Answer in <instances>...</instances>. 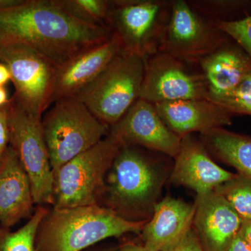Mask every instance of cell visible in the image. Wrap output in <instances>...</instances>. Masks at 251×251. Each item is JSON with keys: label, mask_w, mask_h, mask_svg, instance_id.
Instances as JSON below:
<instances>
[{"label": "cell", "mask_w": 251, "mask_h": 251, "mask_svg": "<svg viewBox=\"0 0 251 251\" xmlns=\"http://www.w3.org/2000/svg\"><path fill=\"white\" fill-rule=\"evenodd\" d=\"M112 36L109 28L79 21L56 0H23L0 9V46H27L57 67Z\"/></svg>", "instance_id": "cell-1"}, {"label": "cell", "mask_w": 251, "mask_h": 251, "mask_svg": "<svg viewBox=\"0 0 251 251\" xmlns=\"http://www.w3.org/2000/svg\"><path fill=\"white\" fill-rule=\"evenodd\" d=\"M142 148L121 146L105 179L100 205L130 221H148L168 175L163 163Z\"/></svg>", "instance_id": "cell-2"}, {"label": "cell", "mask_w": 251, "mask_h": 251, "mask_svg": "<svg viewBox=\"0 0 251 251\" xmlns=\"http://www.w3.org/2000/svg\"><path fill=\"white\" fill-rule=\"evenodd\" d=\"M148 221H130L101 205L49 210L36 233V251H82L128 233L140 234Z\"/></svg>", "instance_id": "cell-3"}, {"label": "cell", "mask_w": 251, "mask_h": 251, "mask_svg": "<svg viewBox=\"0 0 251 251\" xmlns=\"http://www.w3.org/2000/svg\"><path fill=\"white\" fill-rule=\"evenodd\" d=\"M41 125L54 176L65 163L110 133L108 126L75 97L54 102Z\"/></svg>", "instance_id": "cell-4"}, {"label": "cell", "mask_w": 251, "mask_h": 251, "mask_svg": "<svg viewBox=\"0 0 251 251\" xmlns=\"http://www.w3.org/2000/svg\"><path fill=\"white\" fill-rule=\"evenodd\" d=\"M145 62L121 50L92 82L75 96L109 128L139 99Z\"/></svg>", "instance_id": "cell-5"}, {"label": "cell", "mask_w": 251, "mask_h": 251, "mask_svg": "<svg viewBox=\"0 0 251 251\" xmlns=\"http://www.w3.org/2000/svg\"><path fill=\"white\" fill-rule=\"evenodd\" d=\"M121 144L109 133L64 165L54 176L53 209L100 205L105 179Z\"/></svg>", "instance_id": "cell-6"}, {"label": "cell", "mask_w": 251, "mask_h": 251, "mask_svg": "<svg viewBox=\"0 0 251 251\" xmlns=\"http://www.w3.org/2000/svg\"><path fill=\"white\" fill-rule=\"evenodd\" d=\"M171 1H110L107 27L118 36L122 50L144 61L160 52L171 14Z\"/></svg>", "instance_id": "cell-7"}, {"label": "cell", "mask_w": 251, "mask_h": 251, "mask_svg": "<svg viewBox=\"0 0 251 251\" xmlns=\"http://www.w3.org/2000/svg\"><path fill=\"white\" fill-rule=\"evenodd\" d=\"M41 120L10 98L9 146L14 150L30 181L34 202L53 205L54 175Z\"/></svg>", "instance_id": "cell-8"}, {"label": "cell", "mask_w": 251, "mask_h": 251, "mask_svg": "<svg viewBox=\"0 0 251 251\" xmlns=\"http://www.w3.org/2000/svg\"><path fill=\"white\" fill-rule=\"evenodd\" d=\"M0 62L11 74L12 98L36 118L52 103L57 66L35 50L21 44L0 46Z\"/></svg>", "instance_id": "cell-9"}, {"label": "cell", "mask_w": 251, "mask_h": 251, "mask_svg": "<svg viewBox=\"0 0 251 251\" xmlns=\"http://www.w3.org/2000/svg\"><path fill=\"white\" fill-rule=\"evenodd\" d=\"M229 41L215 23L185 0L171 1V14L160 52L198 66L201 59Z\"/></svg>", "instance_id": "cell-10"}, {"label": "cell", "mask_w": 251, "mask_h": 251, "mask_svg": "<svg viewBox=\"0 0 251 251\" xmlns=\"http://www.w3.org/2000/svg\"><path fill=\"white\" fill-rule=\"evenodd\" d=\"M171 54L158 52L145 61L139 99L153 104L208 99L205 80L199 68Z\"/></svg>", "instance_id": "cell-11"}, {"label": "cell", "mask_w": 251, "mask_h": 251, "mask_svg": "<svg viewBox=\"0 0 251 251\" xmlns=\"http://www.w3.org/2000/svg\"><path fill=\"white\" fill-rule=\"evenodd\" d=\"M110 133L122 146L139 147L173 158L181 145V138L163 122L154 104L141 99L110 127Z\"/></svg>", "instance_id": "cell-12"}, {"label": "cell", "mask_w": 251, "mask_h": 251, "mask_svg": "<svg viewBox=\"0 0 251 251\" xmlns=\"http://www.w3.org/2000/svg\"><path fill=\"white\" fill-rule=\"evenodd\" d=\"M237 175L213 161L201 139L192 134L181 138L170 179L173 184L190 188L201 196L214 191Z\"/></svg>", "instance_id": "cell-13"}, {"label": "cell", "mask_w": 251, "mask_h": 251, "mask_svg": "<svg viewBox=\"0 0 251 251\" xmlns=\"http://www.w3.org/2000/svg\"><path fill=\"white\" fill-rule=\"evenodd\" d=\"M121 50L120 39L112 34L108 40L79 52L58 66L52 103L59 99L75 97L90 85Z\"/></svg>", "instance_id": "cell-14"}, {"label": "cell", "mask_w": 251, "mask_h": 251, "mask_svg": "<svg viewBox=\"0 0 251 251\" xmlns=\"http://www.w3.org/2000/svg\"><path fill=\"white\" fill-rule=\"evenodd\" d=\"M193 227L204 251H225L239 233L242 220L219 193L197 196Z\"/></svg>", "instance_id": "cell-15"}, {"label": "cell", "mask_w": 251, "mask_h": 251, "mask_svg": "<svg viewBox=\"0 0 251 251\" xmlns=\"http://www.w3.org/2000/svg\"><path fill=\"white\" fill-rule=\"evenodd\" d=\"M195 212V203L170 196L163 198L144 226L142 244L148 251L173 250L192 229Z\"/></svg>", "instance_id": "cell-16"}, {"label": "cell", "mask_w": 251, "mask_h": 251, "mask_svg": "<svg viewBox=\"0 0 251 251\" xmlns=\"http://www.w3.org/2000/svg\"><path fill=\"white\" fill-rule=\"evenodd\" d=\"M162 120L179 138L200 134L232 124V114L209 99H191L155 104Z\"/></svg>", "instance_id": "cell-17"}, {"label": "cell", "mask_w": 251, "mask_h": 251, "mask_svg": "<svg viewBox=\"0 0 251 251\" xmlns=\"http://www.w3.org/2000/svg\"><path fill=\"white\" fill-rule=\"evenodd\" d=\"M30 181L17 155L8 148L0 166V226L11 228L34 214Z\"/></svg>", "instance_id": "cell-18"}, {"label": "cell", "mask_w": 251, "mask_h": 251, "mask_svg": "<svg viewBox=\"0 0 251 251\" xmlns=\"http://www.w3.org/2000/svg\"><path fill=\"white\" fill-rule=\"evenodd\" d=\"M208 91V99L217 102L227 97L251 72V59L230 41L198 63Z\"/></svg>", "instance_id": "cell-19"}, {"label": "cell", "mask_w": 251, "mask_h": 251, "mask_svg": "<svg viewBox=\"0 0 251 251\" xmlns=\"http://www.w3.org/2000/svg\"><path fill=\"white\" fill-rule=\"evenodd\" d=\"M200 139L209 154L251 179V136L218 128L200 134Z\"/></svg>", "instance_id": "cell-20"}, {"label": "cell", "mask_w": 251, "mask_h": 251, "mask_svg": "<svg viewBox=\"0 0 251 251\" xmlns=\"http://www.w3.org/2000/svg\"><path fill=\"white\" fill-rule=\"evenodd\" d=\"M49 209L38 206L27 223L16 231L0 226V251H36V233Z\"/></svg>", "instance_id": "cell-21"}, {"label": "cell", "mask_w": 251, "mask_h": 251, "mask_svg": "<svg viewBox=\"0 0 251 251\" xmlns=\"http://www.w3.org/2000/svg\"><path fill=\"white\" fill-rule=\"evenodd\" d=\"M68 13L87 24L107 27L110 1L107 0H56Z\"/></svg>", "instance_id": "cell-22"}, {"label": "cell", "mask_w": 251, "mask_h": 251, "mask_svg": "<svg viewBox=\"0 0 251 251\" xmlns=\"http://www.w3.org/2000/svg\"><path fill=\"white\" fill-rule=\"evenodd\" d=\"M214 191L228 201L242 221L251 220V179L237 174Z\"/></svg>", "instance_id": "cell-23"}, {"label": "cell", "mask_w": 251, "mask_h": 251, "mask_svg": "<svg viewBox=\"0 0 251 251\" xmlns=\"http://www.w3.org/2000/svg\"><path fill=\"white\" fill-rule=\"evenodd\" d=\"M188 2L198 13L214 23L230 21L232 14L247 9L251 4L247 1L228 0H191Z\"/></svg>", "instance_id": "cell-24"}, {"label": "cell", "mask_w": 251, "mask_h": 251, "mask_svg": "<svg viewBox=\"0 0 251 251\" xmlns=\"http://www.w3.org/2000/svg\"><path fill=\"white\" fill-rule=\"evenodd\" d=\"M215 103L234 114L251 115V72L243 79L237 88Z\"/></svg>", "instance_id": "cell-25"}, {"label": "cell", "mask_w": 251, "mask_h": 251, "mask_svg": "<svg viewBox=\"0 0 251 251\" xmlns=\"http://www.w3.org/2000/svg\"><path fill=\"white\" fill-rule=\"evenodd\" d=\"M214 23L220 30L235 41L251 59V15L236 21Z\"/></svg>", "instance_id": "cell-26"}, {"label": "cell", "mask_w": 251, "mask_h": 251, "mask_svg": "<svg viewBox=\"0 0 251 251\" xmlns=\"http://www.w3.org/2000/svg\"><path fill=\"white\" fill-rule=\"evenodd\" d=\"M9 104L0 108V158L9 147Z\"/></svg>", "instance_id": "cell-27"}, {"label": "cell", "mask_w": 251, "mask_h": 251, "mask_svg": "<svg viewBox=\"0 0 251 251\" xmlns=\"http://www.w3.org/2000/svg\"><path fill=\"white\" fill-rule=\"evenodd\" d=\"M171 251H204L200 242L194 229H192L185 236L181 242Z\"/></svg>", "instance_id": "cell-28"}, {"label": "cell", "mask_w": 251, "mask_h": 251, "mask_svg": "<svg viewBox=\"0 0 251 251\" xmlns=\"http://www.w3.org/2000/svg\"><path fill=\"white\" fill-rule=\"evenodd\" d=\"M225 251H251V247L243 237L240 230Z\"/></svg>", "instance_id": "cell-29"}, {"label": "cell", "mask_w": 251, "mask_h": 251, "mask_svg": "<svg viewBox=\"0 0 251 251\" xmlns=\"http://www.w3.org/2000/svg\"><path fill=\"white\" fill-rule=\"evenodd\" d=\"M240 232L243 237L251 247V220L242 221Z\"/></svg>", "instance_id": "cell-30"}, {"label": "cell", "mask_w": 251, "mask_h": 251, "mask_svg": "<svg viewBox=\"0 0 251 251\" xmlns=\"http://www.w3.org/2000/svg\"><path fill=\"white\" fill-rule=\"evenodd\" d=\"M11 80V74L9 69L4 64L0 62V87H4Z\"/></svg>", "instance_id": "cell-31"}, {"label": "cell", "mask_w": 251, "mask_h": 251, "mask_svg": "<svg viewBox=\"0 0 251 251\" xmlns=\"http://www.w3.org/2000/svg\"><path fill=\"white\" fill-rule=\"evenodd\" d=\"M118 251H148L143 244L135 242H128L124 244L119 249Z\"/></svg>", "instance_id": "cell-32"}, {"label": "cell", "mask_w": 251, "mask_h": 251, "mask_svg": "<svg viewBox=\"0 0 251 251\" xmlns=\"http://www.w3.org/2000/svg\"><path fill=\"white\" fill-rule=\"evenodd\" d=\"M10 99L8 97V92L5 87H0V108L9 103Z\"/></svg>", "instance_id": "cell-33"}, {"label": "cell", "mask_w": 251, "mask_h": 251, "mask_svg": "<svg viewBox=\"0 0 251 251\" xmlns=\"http://www.w3.org/2000/svg\"><path fill=\"white\" fill-rule=\"evenodd\" d=\"M103 251H115V249H108V250H104Z\"/></svg>", "instance_id": "cell-34"}, {"label": "cell", "mask_w": 251, "mask_h": 251, "mask_svg": "<svg viewBox=\"0 0 251 251\" xmlns=\"http://www.w3.org/2000/svg\"><path fill=\"white\" fill-rule=\"evenodd\" d=\"M1 159H2V158H0V166H1Z\"/></svg>", "instance_id": "cell-35"}]
</instances>
